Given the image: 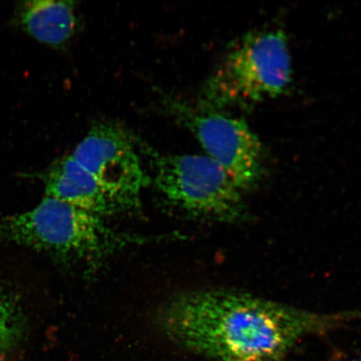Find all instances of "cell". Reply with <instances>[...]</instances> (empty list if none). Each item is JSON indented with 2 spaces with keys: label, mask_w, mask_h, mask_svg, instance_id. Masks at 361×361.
Listing matches in <instances>:
<instances>
[{
  "label": "cell",
  "mask_w": 361,
  "mask_h": 361,
  "mask_svg": "<svg viewBox=\"0 0 361 361\" xmlns=\"http://www.w3.org/2000/svg\"><path fill=\"white\" fill-rule=\"evenodd\" d=\"M349 361H361V354L350 359Z\"/></svg>",
  "instance_id": "obj_10"
},
{
  "label": "cell",
  "mask_w": 361,
  "mask_h": 361,
  "mask_svg": "<svg viewBox=\"0 0 361 361\" xmlns=\"http://www.w3.org/2000/svg\"><path fill=\"white\" fill-rule=\"evenodd\" d=\"M195 135L207 157L222 166L243 192L254 189L263 177V148L245 120L209 109L173 106Z\"/></svg>",
  "instance_id": "obj_6"
},
{
  "label": "cell",
  "mask_w": 361,
  "mask_h": 361,
  "mask_svg": "<svg viewBox=\"0 0 361 361\" xmlns=\"http://www.w3.org/2000/svg\"><path fill=\"white\" fill-rule=\"evenodd\" d=\"M134 143L118 125L101 123L92 126L71 155L97 180L121 214L141 209L142 194L151 183Z\"/></svg>",
  "instance_id": "obj_5"
},
{
  "label": "cell",
  "mask_w": 361,
  "mask_h": 361,
  "mask_svg": "<svg viewBox=\"0 0 361 361\" xmlns=\"http://www.w3.org/2000/svg\"><path fill=\"white\" fill-rule=\"evenodd\" d=\"M158 191L171 205L195 218L225 223L247 219L243 192L209 157L160 154L147 146Z\"/></svg>",
  "instance_id": "obj_4"
},
{
  "label": "cell",
  "mask_w": 361,
  "mask_h": 361,
  "mask_svg": "<svg viewBox=\"0 0 361 361\" xmlns=\"http://www.w3.org/2000/svg\"><path fill=\"white\" fill-rule=\"evenodd\" d=\"M47 197L107 219L121 214L110 197L73 157L56 162L47 177Z\"/></svg>",
  "instance_id": "obj_7"
},
{
  "label": "cell",
  "mask_w": 361,
  "mask_h": 361,
  "mask_svg": "<svg viewBox=\"0 0 361 361\" xmlns=\"http://www.w3.org/2000/svg\"><path fill=\"white\" fill-rule=\"evenodd\" d=\"M17 338L15 316L6 297L0 290V359L10 353L16 345Z\"/></svg>",
  "instance_id": "obj_9"
},
{
  "label": "cell",
  "mask_w": 361,
  "mask_h": 361,
  "mask_svg": "<svg viewBox=\"0 0 361 361\" xmlns=\"http://www.w3.org/2000/svg\"><path fill=\"white\" fill-rule=\"evenodd\" d=\"M78 22L72 1L37 0L25 3L21 11V24L26 32L51 47H61L70 40Z\"/></svg>",
  "instance_id": "obj_8"
},
{
  "label": "cell",
  "mask_w": 361,
  "mask_h": 361,
  "mask_svg": "<svg viewBox=\"0 0 361 361\" xmlns=\"http://www.w3.org/2000/svg\"><path fill=\"white\" fill-rule=\"evenodd\" d=\"M171 341L214 361H281L306 337L361 320V310L319 313L246 292L180 293L158 311Z\"/></svg>",
  "instance_id": "obj_1"
},
{
  "label": "cell",
  "mask_w": 361,
  "mask_h": 361,
  "mask_svg": "<svg viewBox=\"0 0 361 361\" xmlns=\"http://www.w3.org/2000/svg\"><path fill=\"white\" fill-rule=\"evenodd\" d=\"M16 241L96 272L116 252L142 241L116 231L106 219L56 198L45 197L34 209L6 226Z\"/></svg>",
  "instance_id": "obj_2"
},
{
  "label": "cell",
  "mask_w": 361,
  "mask_h": 361,
  "mask_svg": "<svg viewBox=\"0 0 361 361\" xmlns=\"http://www.w3.org/2000/svg\"><path fill=\"white\" fill-rule=\"evenodd\" d=\"M292 67L287 38L282 30L248 33L228 53L207 83L210 106H252L286 92Z\"/></svg>",
  "instance_id": "obj_3"
}]
</instances>
